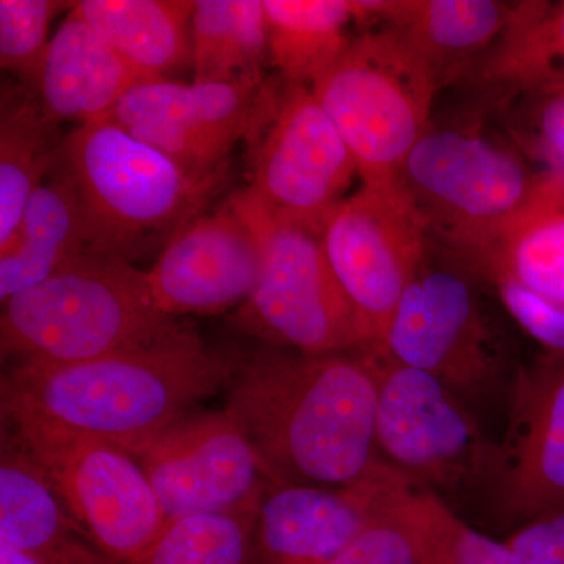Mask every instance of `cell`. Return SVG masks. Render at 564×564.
I'll use <instances>...</instances> for the list:
<instances>
[{
  "mask_svg": "<svg viewBox=\"0 0 564 564\" xmlns=\"http://www.w3.org/2000/svg\"><path fill=\"white\" fill-rule=\"evenodd\" d=\"M225 411L270 484L339 488L388 467L378 455L377 370L366 350L254 352L237 362Z\"/></svg>",
  "mask_w": 564,
  "mask_h": 564,
  "instance_id": "cell-1",
  "label": "cell"
},
{
  "mask_svg": "<svg viewBox=\"0 0 564 564\" xmlns=\"http://www.w3.org/2000/svg\"><path fill=\"white\" fill-rule=\"evenodd\" d=\"M237 361L184 325L151 343L74 364L17 362L2 377V419H32L131 452L231 383Z\"/></svg>",
  "mask_w": 564,
  "mask_h": 564,
  "instance_id": "cell-2",
  "label": "cell"
},
{
  "mask_svg": "<svg viewBox=\"0 0 564 564\" xmlns=\"http://www.w3.org/2000/svg\"><path fill=\"white\" fill-rule=\"evenodd\" d=\"M62 162L76 188L85 248L133 265L158 259L226 182L193 180L111 120L68 132Z\"/></svg>",
  "mask_w": 564,
  "mask_h": 564,
  "instance_id": "cell-3",
  "label": "cell"
},
{
  "mask_svg": "<svg viewBox=\"0 0 564 564\" xmlns=\"http://www.w3.org/2000/svg\"><path fill=\"white\" fill-rule=\"evenodd\" d=\"M180 325L152 299L147 272L84 251L0 313L2 358L74 364L151 343Z\"/></svg>",
  "mask_w": 564,
  "mask_h": 564,
  "instance_id": "cell-4",
  "label": "cell"
},
{
  "mask_svg": "<svg viewBox=\"0 0 564 564\" xmlns=\"http://www.w3.org/2000/svg\"><path fill=\"white\" fill-rule=\"evenodd\" d=\"M441 87L429 62L378 24L352 36L311 91L350 150L362 185H395L433 126Z\"/></svg>",
  "mask_w": 564,
  "mask_h": 564,
  "instance_id": "cell-5",
  "label": "cell"
},
{
  "mask_svg": "<svg viewBox=\"0 0 564 564\" xmlns=\"http://www.w3.org/2000/svg\"><path fill=\"white\" fill-rule=\"evenodd\" d=\"M541 172L510 140L478 128H432L404 162L400 185L430 240L454 258L502 231L536 191Z\"/></svg>",
  "mask_w": 564,
  "mask_h": 564,
  "instance_id": "cell-6",
  "label": "cell"
},
{
  "mask_svg": "<svg viewBox=\"0 0 564 564\" xmlns=\"http://www.w3.org/2000/svg\"><path fill=\"white\" fill-rule=\"evenodd\" d=\"M77 524L117 564L135 558L166 519L143 467L118 445L32 419H2Z\"/></svg>",
  "mask_w": 564,
  "mask_h": 564,
  "instance_id": "cell-7",
  "label": "cell"
},
{
  "mask_svg": "<svg viewBox=\"0 0 564 564\" xmlns=\"http://www.w3.org/2000/svg\"><path fill=\"white\" fill-rule=\"evenodd\" d=\"M232 325L303 355L366 348L351 303L334 276L323 229L278 220L269 212L261 278Z\"/></svg>",
  "mask_w": 564,
  "mask_h": 564,
  "instance_id": "cell-8",
  "label": "cell"
},
{
  "mask_svg": "<svg viewBox=\"0 0 564 564\" xmlns=\"http://www.w3.org/2000/svg\"><path fill=\"white\" fill-rule=\"evenodd\" d=\"M377 370L381 462L419 491L451 488L499 463L473 414L432 375L397 361L381 345L364 348Z\"/></svg>",
  "mask_w": 564,
  "mask_h": 564,
  "instance_id": "cell-9",
  "label": "cell"
},
{
  "mask_svg": "<svg viewBox=\"0 0 564 564\" xmlns=\"http://www.w3.org/2000/svg\"><path fill=\"white\" fill-rule=\"evenodd\" d=\"M280 87L263 77L147 80L126 93L109 120L172 159L193 180H223L236 144H251L265 126Z\"/></svg>",
  "mask_w": 564,
  "mask_h": 564,
  "instance_id": "cell-10",
  "label": "cell"
},
{
  "mask_svg": "<svg viewBox=\"0 0 564 564\" xmlns=\"http://www.w3.org/2000/svg\"><path fill=\"white\" fill-rule=\"evenodd\" d=\"M430 245L421 215L400 184L362 185L329 217L323 247L361 325L366 348L383 344Z\"/></svg>",
  "mask_w": 564,
  "mask_h": 564,
  "instance_id": "cell-11",
  "label": "cell"
},
{
  "mask_svg": "<svg viewBox=\"0 0 564 564\" xmlns=\"http://www.w3.org/2000/svg\"><path fill=\"white\" fill-rule=\"evenodd\" d=\"M248 188L278 220L325 229L358 169L311 88L281 80L265 126L251 143Z\"/></svg>",
  "mask_w": 564,
  "mask_h": 564,
  "instance_id": "cell-12",
  "label": "cell"
},
{
  "mask_svg": "<svg viewBox=\"0 0 564 564\" xmlns=\"http://www.w3.org/2000/svg\"><path fill=\"white\" fill-rule=\"evenodd\" d=\"M267 226L269 210L248 187L198 215L147 270L159 310L170 317L239 310L261 278Z\"/></svg>",
  "mask_w": 564,
  "mask_h": 564,
  "instance_id": "cell-13",
  "label": "cell"
},
{
  "mask_svg": "<svg viewBox=\"0 0 564 564\" xmlns=\"http://www.w3.org/2000/svg\"><path fill=\"white\" fill-rule=\"evenodd\" d=\"M143 467L166 521L258 510L270 480L226 413L185 414L129 452Z\"/></svg>",
  "mask_w": 564,
  "mask_h": 564,
  "instance_id": "cell-14",
  "label": "cell"
},
{
  "mask_svg": "<svg viewBox=\"0 0 564 564\" xmlns=\"http://www.w3.org/2000/svg\"><path fill=\"white\" fill-rule=\"evenodd\" d=\"M381 347L456 393L480 391L497 372L496 339L469 273L454 261L433 265L430 256L403 293Z\"/></svg>",
  "mask_w": 564,
  "mask_h": 564,
  "instance_id": "cell-15",
  "label": "cell"
},
{
  "mask_svg": "<svg viewBox=\"0 0 564 564\" xmlns=\"http://www.w3.org/2000/svg\"><path fill=\"white\" fill-rule=\"evenodd\" d=\"M414 489L384 467L350 486L269 484L256 516L259 564H326Z\"/></svg>",
  "mask_w": 564,
  "mask_h": 564,
  "instance_id": "cell-16",
  "label": "cell"
},
{
  "mask_svg": "<svg viewBox=\"0 0 564 564\" xmlns=\"http://www.w3.org/2000/svg\"><path fill=\"white\" fill-rule=\"evenodd\" d=\"M500 463V500L530 521L564 510V352L545 351L522 373L511 444Z\"/></svg>",
  "mask_w": 564,
  "mask_h": 564,
  "instance_id": "cell-17",
  "label": "cell"
},
{
  "mask_svg": "<svg viewBox=\"0 0 564 564\" xmlns=\"http://www.w3.org/2000/svg\"><path fill=\"white\" fill-rule=\"evenodd\" d=\"M366 24L403 36L441 85L459 80L502 35L514 2L500 0H358Z\"/></svg>",
  "mask_w": 564,
  "mask_h": 564,
  "instance_id": "cell-18",
  "label": "cell"
},
{
  "mask_svg": "<svg viewBox=\"0 0 564 564\" xmlns=\"http://www.w3.org/2000/svg\"><path fill=\"white\" fill-rule=\"evenodd\" d=\"M2 434L0 545L44 564H117L77 524L39 464Z\"/></svg>",
  "mask_w": 564,
  "mask_h": 564,
  "instance_id": "cell-19",
  "label": "cell"
},
{
  "mask_svg": "<svg viewBox=\"0 0 564 564\" xmlns=\"http://www.w3.org/2000/svg\"><path fill=\"white\" fill-rule=\"evenodd\" d=\"M481 281H511L564 307V181L541 173L524 209L488 242L452 258Z\"/></svg>",
  "mask_w": 564,
  "mask_h": 564,
  "instance_id": "cell-20",
  "label": "cell"
},
{
  "mask_svg": "<svg viewBox=\"0 0 564 564\" xmlns=\"http://www.w3.org/2000/svg\"><path fill=\"white\" fill-rule=\"evenodd\" d=\"M141 82L147 79L70 9L52 36L35 93L55 121L82 128L109 120Z\"/></svg>",
  "mask_w": 564,
  "mask_h": 564,
  "instance_id": "cell-21",
  "label": "cell"
},
{
  "mask_svg": "<svg viewBox=\"0 0 564 564\" xmlns=\"http://www.w3.org/2000/svg\"><path fill=\"white\" fill-rule=\"evenodd\" d=\"M502 104L564 82V0L514 2L507 28L462 79Z\"/></svg>",
  "mask_w": 564,
  "mask_h": 564,
  "instance_id": "cell-22",
  "label": "cell"
},
{
  "mask_svg": "<svg viewBox=\"0 0 564 564\" xmlns=\"http://www.w3.org/2000/svg\"><path fill=\"white\" fill-rule=\"evenodd\" d=\"M74 11L143 79H170L192 66L188 0H82Z\"/></svg>",
  "mask_w": 564,
  "mask_h": 564,
  "instance_id": "cell-23",
  "label": "cell"
},
{
  "mask_svg": "<svg viewBox=\"0 0 564 564\" xmlns=\"http://www.w3.org/2000/svg\"><path fill=\"white\" fill-rule=\"evenodd\" d=\"M84 251L76 188L61 159L33 193L13 239L0 250V302L46 281Z\"/></svg>",
  "mask_w": 564,
  "mask_h": 564,
  "instance_id": "cell-24",
  "label": "cell"
},
{
  "mask_svg": "<svg viewBox=\"0 0 564 564\" xmlns=\"http://www.w3.org/2000/svg\"><path fill=\"white\" fill-rule=\"evenodd\" d=\"M68 133L22 85L2 87L0 109V250L11 242L22 214L62 159Z\"/></svg>",
  "mask_w": 564,
  "mask_h": 564,
  "instance_id": "cell-25",
  "label": "cell"
},
{
  "mask_svg": "<svg viewBox=\"0 0 564 564\" xmlns=\"http://www.w3.org/2000/svg\"><path fill=\"white\" fill-rule=\"evenodd\" d=\"M269 24V61L284 84L311 88L364 24L356 0H263Z\"/></svg>",
  "mask_w": 564,
  "mask_h": 564,
  "instance_id": "cell-26",
  "label": "cell"
},
{
  "mask_svg": "<svg viewBox=\"0 0 564 564\" xmlns=\"http://www.w3.org/2000/svg\"><path fill=\"white\" fill-rule=\"evenodd\" d=\"M267 61L269 24L263 0H196L193 82L262 79Z\"/></svg>",
  "mask_w": 564,
  "mask_h": 564,
  "instance_id": "cell-27",
  "label": "cell"
},
{
  "mask_svg": "<svg viewBox=\"0 0 564 564\" xmlns=\"http://www.w3.org/2000/svg\"><path fill=\"white\" fill-rule=\"evenodd\" d=\"M256 516L245 510L172 519L126 564H258Z\"/></svg>",
  "mask_w": 564,
  "mask_h": 564,
  "instance_id": "cell-28",
  "label": "cell"
},
{
  "mask_svg": "<svg viewBox=\"0 0 564 564\" xmlns=\"http://www.w3.org/2000/svg\"><path fill=\"white\" fill-rule=\"evenodd\" d=\"M508 140L541 173L564 181V82L502 104Z\"/></svg>",
  "mask_w": 564,
  "mask_h": 564,
  "instance_id": "cell-29",
  "label": "cell"
},
{
  "mask_svg": "<svg viewBox=\"0 0 564 564\" xmlns=\"http://www.w3.org/2000/svg\"><path fill=\"white\" fill-rule=\"evenodd\" d=\"M73 7L58 0H0V66L22 87L39 88L52 21Z\"/></svg>",
  "mask_w": 564,
  "mask_h": 564,
  "instance_id": "cell-30",
  "label": "cell"
},
{
  "mask_svg": "<svg viewBox=\"0 0 564 564\" xmlns=\"http://www.w3.org/2000/svg\"><path fill=\"white\" fill-rule=\"evenodd\" d=\"M422 564H519L507 543H497L462 521L432 491H417Z\"/></svg>",
  "mask_w": 564,
  "mask_h": 564,
  "instance_id": "cell-31",
  "label": "cell"
},
{
  "mask_svg": "<svg viewBox=\"0 0 564 564\" xmlns=\"http://www.w3.org/2000/svg\"><path fill=\"white\" fill-rule=\"evenodd\" d=\"M417 489H411L326 564H422Z\"/></svg>",
  "mask_w": 564,
  "mask_h": 564,
  "instance_id": "cell-32",
  "label": "cell"
},
{
  "mask_svg": "<svg viewBox=\"0 0 564 564\" xmlns=\"http://www.w3.org/2000/svg\"><path fill=\"white\" fill-rule=\"evenodd\" d=\"M505 310L545 351L564 352V307L511 281L489 282Z\"/></svg>",
  "mask_w": 564,
  "mask_h": 564,
  "instance_id": "cell-33",
  "label": "cell"
},
{
  "mask_svg": "<svg viewBox=\"0 0 564 564\" xmlns=\"http://www.w3.org/2000/svg\"><path fill=\"white\" fill-rule=\"evenodd\" d=\"M507 545L519 564H564V510L530 519Z\"/></svg>",
  "mask_w": 564,
  "mask_h": 564,
  "instance_id": "cell-34",
  "label": "cell"
},
{
  "mask_svg": "<svg viewBox=\"0 0 564 564\" xmlns=\"http://www.w3.org/2000/svg\"><path fill=\"white\" fill-rule=\"evenodd\" d=\"M0 564H44L35 556L0 545Z\"/></svg>",
  "mask_w": 564,
  "mask_h": 564,
  "instance_id": "cell-35",
  "label": "cell"
}]
</instances>
